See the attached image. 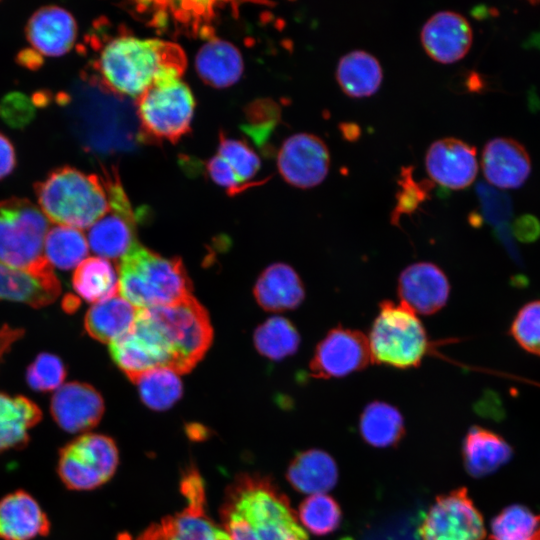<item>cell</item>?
I'll return each mask as SVG.
<instances>
[{"instance_id":"obj_1","label":"cell","mask_w":540,"mask_h":540,"mask_svg":"<svg viewBox=\"0 0 540 540\" xmlns=\"http://www.w3.org/2000/svg\"><path fill=\"white\" fill-rule=\"evenodd\" d=\"M186 65L185 52L178 44L124 32L96 40V55L90 62L91 77L99 86L135 99L158 80L181 78Z\"/></svg>"},{"instance_id":"obj_2","label":"cell","mask_w":540,"mask_h":540,"mask_svg":"<svg viewBox=\"0 0 540 540\" xmlns=\"http://www.w3.org/2000/svg\"><path fill=\"white\" fill-rule=\"evenodd\" d=\"M220 518L230 540H308L288 498L260 475L241 474L232 482Z\"/></svg>"},{"instance_id":"obj_3","label":"cell","mask_w":540,"mask_h":540,"mask_svg":"<svg viewBox=\"0 0 540 540\" xmlns=\"http://www.w3.org/2000/svg\"><path fill=\"white\" fill-rule=\"evenodd\" d=\"M118 278L120 295L139 310L192 295V283L182 260L165 258L139 242L119 260Z\"/></svg>"},{"instance_id":"obj_4","label":"cell","mask_w":540,"mask_h":540,"mask_svg":"<svg viewBox=\"0 0 540 540\" xmlns=\"http://www.w3.org/2000/svg\"><path fill=\"white\" fill-rule=\"evenodd\" d=\"M34 190L39 208L56 225L88 229L109 209L103 179L74 167L54 169Z\"/></svg>"},{"instance_id":"obj_5","label":"cell","mask_w":540,"mask_h":540,"mask_svg":"<svg viewBox=\"0 0 540 540\" xmlns=\"http://www.w3.org/2000/svg\"><path fill=\"white\" fill-rule=\"evenodd\" d=\"M140 310L169 350L173 371L189 372L212 342L213 330L205 308L191 295L172 304Z\"/></svg>"},{"instance_id":"obj_6","label":"cell","mask_w":540,"mask_h":540,"mask_svg":"<svg viewBox=\"0 0 540 540\" xmlns=\"http://www.w3.org/2000/svg\"><path fill=\"white\" fill-rule=\"evenodd\" d=\"M372 363L398 369L418 367L430 342L417 314L406 304L384 300L374 319L369 336Z\"/></svg>"},{"instance_id":"obj_7","label":"cell","mask_w":540,"mask_h":540,"mask_svg":"<svg viewBox=\"0 0 540 540\" xmlns=\"http://www.w3.org/2000/svg\"><path fill=\"white\" fill-rule=\"evenodd\" d=\"M50 221L26 198L0 201V262L17 269H33L48 261L44 242Z\"/></svg>"},{"instance_id":"obj_8","label":"cell","mask_w":540,"mask_h":540,"mask_svg":"<svg viewBox=\"0 0 540 540\" xmlns=\"http://www.w3.org/2000/svg\"><path fill=\"white\" fill-rule=\"evenodd\" d=\"M142 135L158 142H177L190 131L195 101L180 77L153 83L136 99Z\"/></svg>"},{"instance_id":"obj_9","label":"cell","mask_w":540,"mask_h":540,"mask_svg":"<svg viewBox=\"0 0 540 540\" xmlns=\"http://www.w3.org/2000/svg\"><path fill=\"white\" fill-rule=\"evenodd\" d=\"M118 464L119 452L114 440L87 432L62 448L57 470L67 488L88 491L108 482Z\"/></svg>"},{"instance_id":"obj_10","label":"cell","mask_w":540,"mask_h":540,"mask_svg":"<svg viewBox=\"0 0 540 540\" xmlns=\"http://www.w3.org/2000/svg\"><path fill=\"white\" fill-rule=\"evenodd\" d=\"M103 182L109 209L88 228L87 241L98 257L120 260L138 242L135 215L118 174L106 172Z\"/></svg>"},{"instance_id":"obj_11","label":"cell","mask_w":540,"mask_h":540,"mask_svg":"<svg viewBox=\"0 0 540 540\" xmlns=\"http://www.w3.org/2000/svg\"><path fill=\"white\" fill-rule=\"evenodd\" d=\"M421 540H484L483 517L465 487L437 497L418 529Z\"/></svg>"},{"instance_id":"obj_12","label":"cell","mask_w":540,"mask_h":540,"mask_svg":"<svg viewBox=\"0 0 540 540\" xmlns=\"http://www.w3.org/2000/svg\"><path fill=\"white\" fill-rule=\"evenodd\" d=\"M370 363L368 338L358 330L338 326L317 344L309 370L315 378H339L360 371Z\"/></svg>"},{"instance_id":"obj_13","label":"cell","mask_w":540,"mask_h":540,"mask_svg":"<svg viewBox=\"0 0 540 540\" xmlns=\"http://www.w3.org/2000/svg\"><path fill=\"white\" fill-rule=\"evenodd\" d=\"M330 155L325 142L316 135L297 133L288 137L277 155L283 179L298 188H311L327 176Z\"/></svg>"},{"instance_id":"obj_14","label":"cell","mask_w":540,"mask_h":540,"mask_svg":"<svg viewBox=\"0 0 540 540\" xmlns=\"http://www.w3.org/2000/svg\"><path fill=\"white\" fill-rule=\"evenodd\" d=\"M206 169L215 184L235 195L257 185L254 178L261 161L244 141L220 135L217 152L208 160Z\"/></svg>"},{"instance_id":"obj_15","label":"cell","mask_w":540,"mask_h":540,"mask_svg":"<svg viewBox=\"0 0 540 540\" xmlns=\"http://www.w3.org/2000/svg\"><path fill=\"white\" fill-rule=\"evenodd\" d=\"M50 410L56 424L68 433L84 434L94 428L104 413V401L91 385L69 382L51 398Z\"/></svg>"},{"instance_id":"obj_16","label":"cell","mask_w":540,"mask_h":540,"mask_svg":"<svg viewBox=\"0 0 540 540\" xmlns=\"http://www.w3.org/2000/svg\"><path fill=\"white\" fill-rule=\"evenodd\" d=\"M425 165L434 182L453 190L470 186L478 173L475 147L456 138L434 141L426 152Z\"/></svg>"},{"instance_id":"obj_17","label":"cell","mask_w":540,"mask_h":540,"mask_svg":"<svg viewBox=\"0 0 540 540\" xmlns=\"http://www.w3.org/2000/svg\"><path fill=\"white\" fill-rule=\"evenodd\" d=\"M397 293L400 302L409 306L416 314L431 315L446 305L450 285L437 265L418 262L402 270L398 278Z\"/></svg>"},{"instance_id":"obj_18","label":"cell","mask_w":540,"mask_h":540,"mask_svg":"<svg viewBox=\"0 0 540 540\" xmlns=\"http://www.w3.org/2000/svg\"><path fill=\"white\" fill-rule=\"evenodd\" d=\"M421 42L435 61L448 64L463 58L472 44V29L465 17L454 11H439L423 25Z\"/></svg>"},{"instance_id":"obj_19","label":"cell","mask_w":540,"mask_h":540,"mask_svg":"<svg viewBox=\"0 0 540 540\" xmlns=\"http://www.w3.org/2000/svg\"><path fill=\"white\" fill-rule=\"evenodd\" d=\"M25 35L32 48L41 56H61L75 43L77 23L65 8L47 5L30 16L25 26Z\"/></svg>"},{"instance_id":"obj_20","label":"cell","mask_w":540,"mask_h":540,"mask_svg":"<svg viewBox=\"0 0 540 540\" xmlns=\"http://www.w3.org/2000/svg\"><path fill=\"white\" fill-rule=\"evenodd\" d=\"M481 167L489 185L499 189L521 187L531 172V160L526 149L517 141L497 137L485 145Z\"/></svg>"},{"instance_id":"obj_21","label":"cell","mask_w":540,"mask_h":540,"mask_svg":"<svg viewBox=\"0 0 540 540\" xmlns=\"http://www.w3.org/2000/svg\"><path fill=\"white\" fill-rule=\"evenodd\" d=\"M49 520L29 493L19 490L0 500V538L3 540H32L46 535Z\"/></svg>"},{"instance_id":"obj_22","label":"cell","mask_w":540,"mask_h":540,"mask_svg":"<svg viewBox=\"0 0 540 540\" xmlns=\"http://www.w3.org/2000/svg\"><path fill=\"white\" fill-rule=\"evenodd\" d=\"M254 295L263 309L280 312L297 308L305 298V289L301 278L291 266L275 263L259 276Z\"/></svg>"},{"instance_id":"obj_23","label":"cell","mask_w":540,"mask_h":540,"mask_svg":"<svg viewBox=\"0 0 540 540\" xmlns=\"http://www.w3.org/2000/svg\"><path fill=\"white\" fill-rule=\"evenodd\" d=\"M56 296L54 277L45 270L17 269L0 262V299L43 307Z\"/></svg>"},{"instance_id":"obj_24","label":"cell","mask_w":540,"mask_h":540,"mask_svg":"<svg viewBox=\"0 0 540 540\" xmlns=\"http://www.w3.org/2000/svg\"><path fill=\"white\" fill-rule=\"evenodd\" d=\"M462 451L465 469L474 478L496 472L513 456V449L504 438L479 426L469 429Z\"/></svg>"},{"instance_id":"obj_25","label":"cell","mask_w":540,"mask_h":540,"mask_svg":"<svg viewBox=\"0 0 540 540\" xmlns=\"http://www.w3.org/2000/svg\"><path fill=\"white\" fill-rule=\"evenodd\" d=\"M195 68L200 79L213 88H227L235 84L243 73V59L232 43L209 39L195 57Z\"/></svg>"},{"instance_id":"obj_26","label":"cell","mask_w":540,"mask_h":540,"mask_svg":"<svg viewBox=\"0 0 540 540\" xmlns=\"http://www.w3.org/2000/svg\"><path fill=\"white\" fill-rule=\"evenodd\" d=\"M286 477L291 486L301 493L325 494L336 485L338 469L328 453L309 449L291 461Z\"/></svg>"},{"instance_id":"obj_27","label":"cell","mask_w":540,"mask_h":540,"mask_svg":"<svg viewBox=\"0 0 540 540\" xmlns=\"http://www.w3.org/2000/svg\"><path fill=\"white\" fill-rule=\"evenodd\" d=\"M138 312L119 293L90 307L85 315V330L94 339L110 344L130 330Z\"/></svg>"},{"instance_id":"obj_28","label":"cell","mask_w":540,"mask_h":540,"mask_svg":"<svg viewBox=\"0 0 540 540\" xmlns=\"http://www.w3.org/2000/svg\"><path fill=\"white\" fill-rule=\"evenodd\" d=\"M41 416L30 399L0 392V454L23 447Z\"/></svg>"},{"instance_id":"obj_29","label":"cell","mask_w":540,"mask_h":540,"mask_svg":"<svg viewBox=\"0 0 540 540\" xmlns=\"http://www.w3.org/2000/svg\"><path fill=\"white\" fill-rule=\"evenodd\" d=\"M336 78L343 92L350 97L373 95L380 87L383 71L379 61L364 50L343 55L337 65Z\"/></svg>"},{"instance_id":"obj_30","label":"cell","mask_w":540,"mask_h":540,"mask_svg":"<svg viewBox=\"0 0 540 540\" xmlns=\"http://www.w3.org/2000/svg\"><path fill=\"white\" fill-rule=\"evenodd\" d=\"M72 285L77 294L98 303L119 294V278L108 259L87 257L74 270Z\"/></svg>"},{"instance_id":"obj_31","label":"cell","mask_w":540,"mask_h":540,"mask_svg":"<svg viewBox=\"0 0 540 540\" xmlns=\"http://www.w3.org/2000/svg\"><path fill=\"white\" fill-rule=\"evenodd\" d=\"M359 429L362 438L377 448L395 445L405 433L404 420L399 410L382 401H373L364 408Z\"/></svg>"},{"instance_id":"obj_32","label":"cell","mask_w":540,"mask_h":540,"mask_svg":"<svg viewBox=\"0 0 540 540\" xmlns=\"http://www.w3.org/2000/svg\"><path fill=\"white\" fill-rule=\"evenodd\" d=\"M87 237L77 228L54 225L50 227L44 242V256L51 266L69 270L76 268L87 258Z\"/></svg>"},{"instance_id":"obj_33","label":"cell","mask_w":540,"mask_h":540,"mask_svg":"<svg viewBox=\"0 0 540 540\" xmlns=\"http://www.w3.org/2000/svg\"><path fill=\"white\" fill-rule=\"evenodd\" d=\"M254 343L258 352L265 357L281 360L298 350L300 335L288 319L273 316L256 329Z\"/></svg>"},{"instance_id":"obj_34","label":"cell","mask_w":540,"mask_h":540,"mask_svg":"<svg viewBox=\"0 0 540 540\" xmlns=\"http://www.w3.org/2000/svg\"><path fill=\"white\" fill-rule=\"evenodd\" d=\"M134 383L142 402L150 409L163 411L171 408L182 396V382L178 374L167 368L145 372Z\"/></svg>"},{"instance_id":"obj_35","label":"cell","mask_w":540,"mask_h":540,"mask_svg":"<svg viewBox=\"0 0 540 540\" xmlns=\"http://www.w3.org/2000/svg\"><path fill=\"white\" fill-rule=\"evenodd\" d=\"M540 530V514L528 507L512 504L491 521L489 540H536Z\"/></svg>"},{"instance_id":"obj_36","label":"cell","mask_w":540,"mask_h":540,"mask_svg":"<svg viewBox=\"0 0 540 540\" xmlns=\"http://www.w3.org/2000/svg\"><path fill=\"white\" fill-rule=\"evenodd\" d=\"M298 518L312 534L323 536L339 527L342 514L338 503L332 497L314 494L302 501Z\"/></svg>"},{"instance_id":"obj_37","label":"cell","mask_w":540,"mask_h":540,"mask_svg":"<svg viewBox=\"0 0 540 540\" xmlns=\"http://www.w3.org/2000/svg\"><path fill=\"white\" fill-rule=\"evenodd\" d=\"M510 335L525 351L540 357V300L523 305L514 316Z\"/></svg>"},{"instance_id":"obj_38","label":"cell","mask_w":540,"mask_h":540,"mask_svg":"<svg viewBox=\"0 0 540 540\" xmlns=\"http://www.w3.org/2000/svg\"><path fill=\"white\" fill-rule=\"evenodd\" d=\"M65 377L66 368L62 360L51 353H40L26 371L28 385L39 392L57 390Z\"/></svg>"},{"instance_id":"obj_39","label":"cell","mask_w":540,"mask_h":540,"mask_svg":"<svg viewBox=\"0 0 540 540\" xmlns=\"http://www.w3.org/2000/svg\"><path fill=\"white\" fill-rule=\"evenodd\" d=\"M476 193L480 204L481 219L494 229L509 225L513 208L507 194L486 183H479L476 186Z\"/></svg>"},{"instance_id":"obj_40","label":"cell","mask_w":540,"mask_h":540,"mask_svg":"<svg viewBox=\"0 0 540 540\" xmlns=\"http://www.w3.org/2000/svg\"><path fill=\"white\" fill-rule=\"evenodd\" d=\"M404 181L401 182L402 190L400 191L396 207L392 213V220L394 224H397L400 215L413 212L418 205L424 201L427 190L425 186L414 183L411 179L410 169L407 170V174Z\"/></svg>"},{"instance_id":"obj_41","label":"cell","mask_w":540,"mask_h":540,"mask_svg":"<svg viewBox=\"0 0 540 540\" xmlns=\"http://www.w3.org/2000/svg\"><path fill=\"white\" fill-rule=\"evenodd\" d=\"M512 232L521 241H533L540 234V223L532 216H523L517 219Z\"/></svg>"},{"instance_id":"obj_42","label":"cell","mask_w":540,"mask_h":540,"mask_svg":"<svg viewBox=\"0 0 540 540\" xmlns=\"http://www.w3.org/2000/svg\"><path fill=\"white\" fill-rule=\"evenodd\" d=\"M16 165L15 149L11 141L0 133V180L8 176Z\"/></svg>"},{"instance_id":"obj_43","label":"cell","mask_w":540,"mask_h":540,"mask_svg":"<svg viewBox=\"0 0 540 540\" xmlns=\"http://www.w3.org/2000/svg\"><path fill=\"white\" fill-rule=\"evenodd\" d=\"M20 331L15 329L3 328L0 330V358L18 337H20Z\"/></svg>"},{"instance_id":"obj_44","label":"cell","mask_w":540,"mask_h":540,"mask_svg":"<svg viewBox=\"0 0 540 540\" xmlns=\"http://www.w3.org/2000/svg\"><path fill=\"white\" fill-rule=\"evenodd\" d=\"M137 540H164L157 524H153L147 528Z\"/></svg>"},{"instance_id":"obj_45","label":"cell","mask_w":540,"mask_h":540,"mask_svg":"<svg viewBox=\"0 0 540 540\" xmlns=\"http://www.w3.org/2000/svg\"><path fill=\"white\" fill-rule=\"evenodd\" d=\"M536 540H540V530H539V532H538V535H537V537H536Z\"/></svg>"}]
</instances>
